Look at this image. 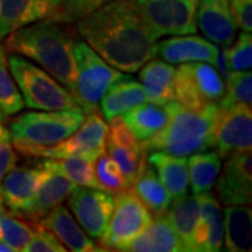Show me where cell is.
Wrapping results in <instances>:
<instances>
[{
    "label": "cell",
    "mask_w": 252,
    "mask_h": 252,
    "mask_svg": "<svg viewBox=\"0 0 252 252\" xmlns=\"http://www.w3.org/2000/svg\"><path fill=\"white\" fill-rule=\"evenodd\" d=\"M76 31L105 62L122 72H137L156 56L157 38L135 0H111L77 20Z\"/></svg>",
    "instance_id": "obj_1"
},
{
    "label": "cell",
    "mask_w": 252,
    "mask_h": 252,
    "mask_svg": "<svg viewBox=\"0 0 252 252\" xmlns=\"http://www.w3.org/2000/svg\"><path fill=\"white\" fill-rule=\"evenodd\" d=\"M74 32L66 23L42 20L11 32L6 38V51L27 58L41 66L69 91L76 87L73 58Z\"/></svg>",
    "instance_id": "obj_2"
},
{
    "label": "cell",
    "mask_w": 252,
    "mask_h": 252,
    "mask_svg": "<svg viewBox=\"0 0 252 252\" xmlns=\"http://www.w3.org/2000/svg\"><path fill=\"white\" fill-rule=\"evenodd\" d=\"M219 108V104H207L202 108H185L175 102L168 124L153 137L140 143L146 153L164 152L180 157L212 149Z\"/></svg>",
    "instance_id": "obj_3"
},
{
    "label": "cell",
    "mask_w": 252,
    "mask_h": 252,
    "mask_svg": "<svg viewBox=\"0 0 252 252\" xmlns=\"http://www.w3.org/2000/svg\"><path fill=\"white\" fill-rule=\"evenodd\" d=\"M86 118L77 108L24 112L10 122L9 140L14 150L26 157H41L44 150L72 136Z\"/></svg>",
    "instance_id": "obj_4"
},
{
    "label": "cell",
    "mask_w": 252,
    "mask_h": 252,
    "mask_svg": "<svg viewBox=\"0 0 252 252\" xmlns=\"http://www.w3.org/2000/svg\"><path fill=\"white\" fill-rule=\"evenodd\" d=\"M7 62L24 101V107L38 111H59L79 107L72 91L27 58L11 54L7 56Z\"/></svg>",
    "instance_id": "obj_5"
},
{
    "label": "cell",
    "mask_w": 252,
    "mask_h": 252,
    "mask_svg": "<svg viewBox=\"0 0 252 252\" xmlns=\"http://www.w3.org/2000/svg\"><path fill=\"white\" fill-rule=\"evenodd\" d=\"M73 58L76 64V87L73 95L86 114L97 111L102 95L125 74L108 64L83 39H76Z\"/></svg>",
    "instance_id": "obj_6"
},
{
    "label": "cell",
    "mask_w": 252,
    "mask_h": 252,
    "mask_svg": "<svg viewBox=\"0 0 252 252\" xmlns=\"http://www.w3.org/2000/svg\"><path fill=\"white\" fill-rule=\"evenodd\" d=\"M224 93L223 77L212 63H180L178 69H175V101L185 108H202L207 104H219Z\"/></svg>",
    "instance_id": "obj_7"
},
{
    "label": "cell",
    "mask_w": 252,
    "mask_h": 252,
    "mask_svg": "<svg viewBox=\"0 0 252 252\" xmlns=\"http://www.w3.org/2000/svg\"><path fill=\"white\" fill-rule=\"evenodd\" d=\"M135 3L157 39L165 35H188L198 31V0H135Z\"/></svg>",
    "instance_id": "obj_8"
},
{
    "label": "cell",
    "mask_w": 252,
    "mask_h": 252,
    "mask_svg": "<svg viewBox=\"0 0 252 252\" xmlns=\"http://www.w3.org/2000/svg\"><path fill=\"white\" fill-rule=\"evenodd\" d=\"M152 220V213L130 190L119 192L114 199V210L108 225L99 237L101 244L109 250L124 251L126 245L140 234Z\"/></svg>",
    "instance_id": "obj_9"
},
{
    "label": "cell",
    "mask_w": 252,
    "mask_h": 252,
    "mask_svg": "<svg viewBox=\"0 0 252 252\" xmlns=\"http://www.w3.org/2000/svg\"><path fill=\"white\" fill-rule=\"evenodd\" d=\"M220 107V105H219ZM212 147L224 160L231 154L251 152L252 111L247 105L220 107L217 115Z\"/></svg>",
    "instance_id": "obj_10"
},
{
    "label": "cell",
    "mask_w": 252,
    "mask_h": 252,
    "mask_svg": "<svg viewBox=\"0 0 252 252\" xmlns=\"http://www.w3.org/2000/svg\"><path fill=\"white\" fill-rule=\"evenodd\" d=\"M107 136L108 126L97 114V111H93L86 115L79 129L72 136L44 150L41 157L59 160L64 157L79 156L95 161L101 154L105 153Z\"/></svg>",
    "instance_id": "obj_11"
},
{
    "label": "cell",
    "mask_w": 252,
    "mask_h": 252,
    "mask_svg": "<svg viewBox=\"0 0 252 252\" xmlns=\"http://www.w3.org/2000/svg\"><path fill=\"white\" fill-rule=\"evenodd\" d=\"M73 216L86 234L99 238L104 234L114 210V198L98 188L76 187L67 196Z\"/></svg>",
    "instance_id": "obj_12"
},
{
    "label": "cell",
    "mask_w": 252,
    "mask_h": 252,
    "mask_svg": "<svg viewBox=\"0 0 252 252\" xmlns=\"http://www.w3.org/2000/svg\"><path fill=\"white\" fill-rule=\"evenodd\" d=\"M216 193L224 206L251 205L252 157L251 152L231 154L216 181Z\"/></svg>",
    "instance_id": "obj_13"
},
{
    "label": "cell",
    "mask_w": 252,
    "mask_h": 252,
    "mask_svg": "<svg viewBox=\"0 0 252 252\" xmlns=\"http://www.w3.org/2000/svg\"><path fill=\"white\" fill-rule=\"evenodd\" d=\"M63 0H0V41L36 21H61Z\"/></svg>",
    "instance_id": "obj_14"
},
{
    "label": "cell",
    "mask_w": 252,
    "mask_h": 252,
    "mask_svg": "<svg viewBox=\"0 0 252 252\" xmlns=\"http://www.w3.org/2000/svg\"><path fill=\"white\" fill-rule=\"evenodd\" d=\"M45 174L44 162L38 167H13L3 178L0 196L3 206L14 216L26 219L36 188Z\"/></svg>",
    "instance_id": "obj_15"
},
{
    "label": "cell",
    "mask_w": 252,
    "mask_h": 252,
    "mask_svg": "<svg viewBox=\"0 0 252 252\" xmlns=\"http://www.w3.org/2000/svg\"><path fill=\"white\" fill-rule=\"evenodd\" d=\"M44 165H45V174L36 188L32 205L26 217L27 221L34 223L35 225L55 206L61 205L64 199H67L73 189L76 188L74 182L63 172L58 160L49 158L44 161Z\"/></svg>",
    "instance_id": "obj_16"
},
{
    "label": "cell",
    "mask_w": 252,
    "mask_h": 252,
    "mask_svg": "<svg viewBox=\"0 0 252 252\" xmlns=\"http://www.w3.org/2000/svg\"><path fill=\"white\" fill-rule=\"evenodd\" d=\"M196 26L213 44L223 48L234 42L237 23L230 0H198Z\"/></svg>",
    "instance_id": "obj_17"
},
{
    "label": "cell",
    "mask_w": 252,
    "mask_h": 252,
    "mask_svg": "<svg viewBox=\"0 0 252 252\" xmlns=\"http://www.w3.org/2000/svg\"><path fill=\"white\" fill-rule=\"evenodd\" d=\"M156 55L171 64L187 62H206L215 64L219 48L212 41L198 35H172L156 46Z\"/></svg>",
    "instance_id": "obj_18"
},
{
    "label": "cell",
    "mask_w": 252,
    "mask_h": 252,
    "mask_svg": "<svg viewBox=\"0 0 252 252\" xmlns=\"http://www.w3.org/2000/svg\"><path fill=\"white\" fill-rule=\"evenodd\" d=\"M200 221L195 238V252H217L223 248L224 219L220 202L210 192L200 193Z\"/></svg>",
    "instance_id": "obj_19"
},
{
    "label": "cell",
    "mask_w": 252,
    "mask_h": 252,
    "mask_svg": "<svg viewBox=\"0 0 252 252\" xmlns=\"http://www.w3.org/2000/svg\"><path fill=\"white\" fill-rule=\"evenodd\" d=\"M38 224L52 231L55 237L69 251H97L95 244L91 240V237L86 234V231L79 225L72 213L67 210V207L62 205L55 206Z\"/></svg>",
    "instance_id": "obj_20"
},
{
    "label": "cell",
    "mask_w": 252,
    "mask_h": 252,
    "mask_svg": "<svg viewBox=\"0 0 252 252\" xmlns=\"http://www.w3.org/2000/svg\"><path fill=\"white\" fill-rule=\"evenodd\" d=\"M175 107V101L168 104H156L146 101L136 105L121 117L124 118L126 125L139 142H144L156 133H158L164 126L168 124Z\"/></svg>",
    "instance_id": "obj_21"
},
{
    "label": "cell",
    "mask_w": 252,
    "mask_h": 252,
    "mask_svg": "<svg viewBox=\"0 0 252 252\" xmlns=\"http://www.w3.org/2000/svg\"><path fill=\"white\" fill-rule=\"evenodd\" d=\"M167 220L178 235L184 251L195 252V238L200 221V203L198 195L175 198L167 210Z\"/></svg>",
    "instance_id": "obj_22"
},
{
    "label": "cell",
    "mask_w": 252,
    "mask_h": 252,
    "mask_svg": "<svg viewBox=\"0 0 252 252\" xmlns=\"http://www.w3.org/2000/svg\"><path fill=\"white\" fill-rule=\"evenodd\" d=\"M139 79L143 86L146 98L156 104H168L175 101L174 74L175 67L160 58H152L139 69Z\"/></svg>",
    "instance_id": "obj_23"
},
{
    "label": "cell",
    "mask_w": 252,
    "mask_h": 252,
    "mask_svg": "<svg viewBox=\"0 0 252 252\" xmlns=\"http://www.w3.org/2000/svg\"><path fill=\"white\" fill-rule=\"evenodd\" d=\"M132 252H178L184 251L178 235L172 230L167 217L157 216L124 248Z\"/></svg>",
    "instance_id": "obj_24"
},
{
    "label": "cell",
    "mask_w": 252,
    "mask_h": 252,
    "mask_svg": "<svg viewBox=\"0 0 252 252\" xmlns=\"http://www.w3.org/2000/svg\"><path fill=\"white\" fill-rule=\"evenodd\" d=\"M149 164L153 167L154 171H157V177L170 192L172 199L181 198L188 193L189 174L185 157L164 152H150Z\"/></svg>",
    "instance_id": "obj_25"
},
{
    "label": "cell",
    "mask_w": 252,
    "mask_h": 252,
    "mask_svg": "<svg viewBox=\"0 0 252 252\" xmlns=\"http://www.w3.org/2000/svg\"><path fill=\"white\" fill-rule=\"evenodd\" d=\"M144 101H147V98L142 83L136 81L130 76H124L102 95L101 112L104 118L109 121L112 117L122 115Z\"/></svg>",
    "instance_id": "obj_26"
},
{
    "label": "cell",
    "mask_w": 252,
    "mask_h": 252,
    "mask_svg": "<svg viewBox=\"0 0 252 252\" xmlns=\"http://www.w3.org/2000/svg\"><path fill=\"white\" fill-rule=\"evenodd\" d=\"M129 190L143 203L154 216H162L171 205L172 196L162 185L152 165L144 164L142 171L136 177Z\"/></svg>",
    "instance_id": "obj_27"
},
{
    "label": "cell",
    "mask_w": 252,
    "mask_h": 252,
    "mask_svg": "<svg viewBox=\"0 0 252 252\" xmlns=\"http://www.w3.org/2000/svg\"><path fill=\"white\" fill-rule=\"evenodd\" d=\"M224 243L225 251H251L252 212L250 205L225 206L224 209Z\"/></svg>",
    "instance_id": "obj_28"
},
{
    "label": "cell",
    "mask_w": 252,
    "mask_h": 252,
    "mask_svg": "<svg viewBox=\"0 0 252 252\" xmlns=\"http://www.w3.org/2000/svg\"><path fill=\"white\" fill-rule=\"evenodd\" d=\"M188 164L189 182L193 195L209 192L215 187L217 177L223 167V158L216 150L213 152H199L190 154Z\"/></svg>",
    "instance_id": "obj_29"
},
{
    "label": "cell",
    "mask_w": 252,
    "mask_h": 252,
    "mask_svg": "<svg viewBox=\"0 0 252 252\" xmlns=\"http://www.w3.org/2000/svg\"><path fill=\"white\" fill-rule=\"evenodd\" d=\"M105 152H108L109 157L115 161L130 188V185L133 184V181L136 180V177L139 175V172L142 171V168L146 164L147 153L142 143L136 147H127V146H122L107 139Z\"/></svg>",
    "instance_id": "obj_30"
},
{
    "label": "cell",
    "mask_w": 252,
    "mask_h": 252,
    "mask_svg": "<svg viewBox=\"0 0 252 252\" xmlns=\"http://www.w3.org/2000/svg\"><path fill=\"white\" fill-rule=\"evenodd\" d=\"M24 108V101L9 69L6 46L0 44V114L3 119L18 114Z\"/></svg>",
    "instance_id": "obj_31"
},
{
    "label": "cell",
    "mask_w": 252,
    "mask_h": 252,
    "mask_svg": "<svg viewBox=\"0 0 252 252\" xmlns=\"http://www.w3.org/2000/svg\"><path fill=\"white\" fill-rule=\"evenodd\" d=\"M32 231L21 217L11 215L6 207L0 209V243L9 245L13 251H26Z\"/></svg>",
    "instance_id": "obj_32"
},
{
    "label": "cell",
    "mask_w": 252,
    "mask_h": 252,
    "mask_svg": "<svg viewBox=\"0 0 252 252\" xmlns=\"http://www.w3.org/2000/svg\"><path fill=\"white\" fill-rule=\"evenodd\" d=\"M224 97L219 102L220 107H234V105H252V74L251 70L230 72L225 77Z\"/></svg>",
    "instance_id": "obj_33"
},
{
    "label": "cell",
    "mask_w": 252,
    "mask_h": 252,
    "mask_svg": "<svg viewBox=\"0 0 252 252\" xmlns=\"http://www.w3.org/2000/svg\"><path fill=\"white\" fill-rule=\"evenodd\" d=\"M94 175L98 189H102L108 193L129 190V184L126 182L124 174L107 153L101 154L94 161Z\"/></svg>",
    "instance_id": "obj_34"
},
{
    "label": "cell",
    "mask_w": 252,
    "mask_h": 252,
    "mask_svg": "<svg viewBox=\"0 0 252 252\" xmlns=\"http://www.w3.org/2000/svg\"><path fill=\"white\" fill-rule=\"evenodd\" d=\"M235 41V39H234ZM223 51V59L228 72L251 70L252 67V36L251 32L243 31L237 41Z\"/></svg>",
    "instance_id": "obj_35"
},
{
    "label": "cell",
    "mask_w": 252,
    "mask_h": 252,
    "mask_svg": "<svg viewBox=\"0 0 252 252\" xmlns=\"http://www.w3.org/2000/svg\"><path fill=\"white\" fill-rule=\"evenodd\" d=\"M58 161L63 172L74 182L76 187L98 188L94 175V161L79 156L59 158Z\"/></svg>",
    "instance_id": "obj_36"
},
{
    "label": "cell",
    "mask_w": 252,
    "mask_h": 252,
    "mask_svg": "<svg viewBox=\"0 0 252 252\" xmlns=\"http://www.w3.org/2000/svg\"><path fill=\"white\" fill-rule=\"evenodd\" d=\"M111 0H63L61 21L66 24L76 23L77 20L89 16L90 13L101 9Z\"/></svg>",
    "instance_id": "obj_37"
},
{
    "label": "cell",
    "mask_w": 252,
    "mask_h": 252,
    "mask_svg": "<svg viewBox=\"0 0 252 252\" xmlns=\"http://www.w3.org/2000/svg\"><path fill=\"white\" fill-rule=\"evenodd\" d=\"M26 251L28 252H64L66 247L63 245L52 231L42 225L36 224L32 235L28 241Z\"/></svg>",
    "instance_id": "obj_38"
},
{
    "label": "cell",
    "mask_w": 252,
    "mask_h": 252,
    "mask_svg": "<svg viewBox=\"0 0 252 252\" xmlns=\"http://www.w3.org/2000/svg\"><path fill=\"white\" fill-rule=\"evenodd\" d=\"M108 122L109 129L107 139L118 144L127 146V147H136V146L140 144V142L136 139L135 135L132 133V130L129 129V126L126 125V122L121 115L112 117Z\"/></svg>",
    "instance_id": "obj_39"
},
{
    "label": "cell",
    "mask_w": 252,
    "mask_h": 252,
    "mask_svg": "<svg viewBox=\"0 0 252 252\" xmlns=\"http://www.w3.org/2000/svg\"><path fill=\"white\" fill-rule=\"evenodd\" d=\"M237 27L245 32L252 31V0H230Z\"/></svg>",
    "instance_id": "obj_40"
},
{
    "label": "cell",
    "mask_w": 252,
    "mask_h": 252,
    "mask_svg": "<svg viewBox=\"0 0 252 252\" xmlns=\"http://www.w3.org/2000/svg\"><path fill=\"white\" fill-rule=\"evenodd\" d=\"M16 164H17V153L13 144L10 143V140H1L0 142V188L3 178ZM1 207L4 206L1 203V196H0V209Z\"/></svg>",
    "instance_id": "obj_41"
},
{
    "label": "cell",
    "mask_w": 252,
    "mask_h": 252,
    "mask_svg": "<svg viewBox=\"0 0 252 252\" xmlns=\"http://www.w3.org/2000/svg\"><path fill=\"white\" fill-rule=\"evenodd\" d=\"M1 140H9V130L3 126L1 118H0V142Z\"/></svg>",
    "instance_id": "obj_42"
},
{
    "label": "cell",
    "mask_w": 252,
    "mask_h": 252,
    "mask_svg": "<svg viewBox=\"0 0 252 252\" xmlns=\"http://www.w3.org/2000/svg\"><path fill=\"white\" fill-rule=\"evenodd\" d=\"M14 252L11 248H10L9 245H6V244H3V243H0V252Z\"/></svg>",
    "instance_id": "obj_43"
},
{
    "label": "cell",
    "mask_w": 252,
    "mask_h": 252,
    "mask_svg": "<svg viewBox=\"0 0 252 252\" xmlns=\"http://www.w3.org/2000/svg\"><path fill=\"white\" fill-rule=\"evenodd\" d=\"M0 118H1V119H3V117H1V114H0Z\"/></svg>",
    "instance_id": "obj_44"
}]
</instances>
